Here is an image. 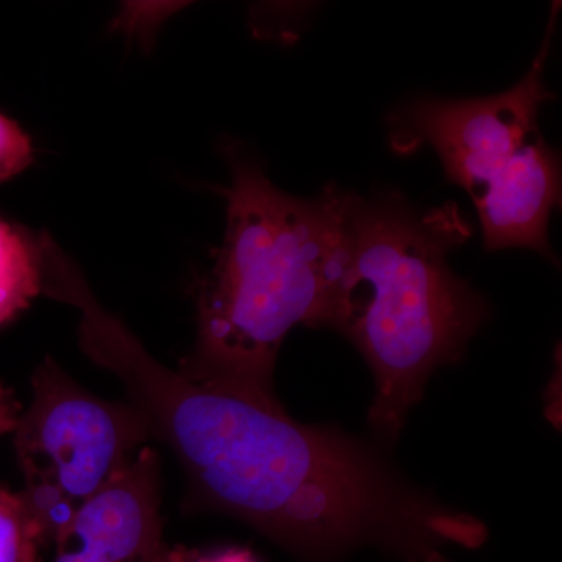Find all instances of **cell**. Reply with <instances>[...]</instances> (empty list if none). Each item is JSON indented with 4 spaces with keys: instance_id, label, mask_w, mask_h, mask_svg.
Segmentation results:
<instances>
[{
    "instance_id": "obj_5",
    "label": "cell",
    "mask_w": 562,
    "mask_h": 562,
    "mask_svg": "<svg viewBox=\"0 0 562 562\" xmlns=\"http://www.w3.org/2000/svg\"><path fill=\"white\" fill-rule=\"evenodd\" d=\"M151 439L132 403L105 401L77 383L54 358L32 375V401L13 430L24 495L49 547L72 517Z\"/></svg>"
},
{
    "instance_id": "obj_6",
    "label": "cell",
    "mask_w": 562,
    "mask_h": 562,
    "mask_svg": "<svg viewBox=\"0 0 562 562\" xmlns=\"http://www.w3.org/2000/svg\"><path fill=\"white\" fill-rule=\"evenodd\" d=\"M160 506V457L143 447L72 517L54 562H157L166 549Z\"/></svg>"
},
{
    "instance_id": "obj_4",
    "label": "cell",
    "mask_w": 562,
    "mask_h": 562,
    "mask_svg": "<svg viewBox=\"0 0 562 562\" xmlns=\"http://www.w3.org/2000/svg\"><path fill=\"white\" fill-rule=\"evenodd\" d=\"M561 3H553L538 55L512 90L487 98H420L387 117L392 149L431 147L447 179L472 199L487 250L525 247L557 262L550 214L560 205L561 161L539 128V111L554 101L546 66Z\"/></svg>"
},
{
    "instance_id": "obj_8",
    "label": "cell",
    "mask_w": 562,
    "mask_h": 562,
    "mask_svg": "<svg viewBox=\"0 0 562 562\" xmlns=\"http://www.w3.org/2000/svg\"><path fill=\"white\" fill-rule=\"evenodd\" d=\"M46 536L21 492L0 486V562H43Z\"/></svg>"
},
{
    "instance_id": "obj_11",
    "label": "cell",
    "mask_w": 562,
    "mask_h": 562,
    "mask_svg": "<svg viewBox=\"0 0 562 562\" xmlns=\"http://www.w3.org/2000/svg\"><path fill=\"white\" fill-rule=\"evenodd\" d=\"M21 412L22 406L14 391L0 382V436L13 432Z\"/></svg>"
},
{
    "instance_id": "obj_7",
    "label": "cell",
    "mask_w": 562,
    "mask_h": 562,
    "mask_svg": "<svg viewBox=\"0 0 562 562\" xmlns=\"http://www.w3.org/2000/svg\"><path fill=\"white\" fill-rule=\"evenodd\" d=\"M44 235L0 217V328L43 295Z\"/></svg>"
},
{
    "instance_id": "obj_3",
    "label": "cell",
    "mask_w": 562,
    "mask_h": 562,
    "mask_svg": "<svg viewBox=\"0 0 562 562\" xmlns=\"http://www.w3.org/2000/svg\"><path fill=\"white\" fill-rule=\"evenodd\" d=\"M471 235L454 203L422 210L395 188L351 194L335 330L371 368L369 425L384 441L402 435L436 369L460 361L490 319L482 292L447 261Z\"/></svg>"
},
{
    "instance_id": "obj_9",
    "label": "cell",
    "mask_w": 562,
    "mask_h": 562,
    "mask_svg": "<svg viewBox=\"0 0 562 562\" xmlns=\"http://www.w3.org/2000/svg\"><path fill=\"white\" fill-rule=\"evenodd\" d=\"M31 136L16 122L0 113V183L13 179L32 165Z\"/></svg>"
},
{
    "instance_id": "obj_10",
    "label": "cell",
    "mask_w": 562,
    "mask_h": 562,
    "mask_svg": "<svg viewBox=\"0 0 562 562\" xmlns=\"http://www.w3.org/2000/svg\"><path fill=\"white\" fill-rule=\"evenodd\" d=\"M157 562H257L249 550L227 549L217 553H202L198 550L184 549V547H173L162 550L161 557Z\"/></svg>"
},
{
    "instance_id": "obj_2",
    "label": "cell",
    "mask_w": 562,
    "mask_h": 562,
    "mask_svg": "<svg viewBox=\"0 0 562 562\" xmlns=\"http://www.w3.org/2000/svg\"><path fill=\"white\" fill-rule=\"evenodd\" d=\"M231 169L227 227L198 297V338L179 372L273 390L284 339L297 325L335 328L342 306L344 232L353 192L281 191L238 140L221 144Z\"/></svg>"
},
{
    "instance_id": "obj_1",
    "label": "cell",
    "mask_w": 562,
    "mask_h": 562,
    "mask_svg": "<svg viewBox=\"0 0 562 562\" xmlns=\"http://www.w3.org/2000/svg\"><path fill=\"white\" fill-rule=\"evenodd\" d=\"M92 361L179 461L191 513L235 517L302 562L366 546L402 562H452L453 547L486 541L479 517L406 482L371 442L292 419L273 390L188 379L125 327L95 344Z\"/></svg>"
}]
</instances>
